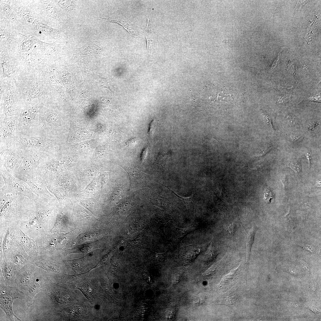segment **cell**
<instances>
[{
	"label": "cell",
	"instance_id": "6da1fadb",
	"mask_svg": "<svg viewBox=\"0 0 321 321\" xmlns=\"http://www.w3.org/2000/svg\"><path fill=\"white\" fill-rule=\"evenodd\" d=\"M55 199H31L18 226L26 235L37 240L48 235L58 213Z\"/></svg>",
	"mask_w": 321,
	"mask_h": 321
},
{
	"label": "cell",
	"instance_id": "7a4b0ae2",
	"mask_svg": "<svg viewBox=\"0 0 321 321\" xmlns=\"http://www.w3.org/2000/svg\"><path fill=\"white\" fill-rule=\"evenodd\" d=\"M14 80L20 96L23 108L34 105L33 100L44 103L51 98L49 89L38 72L23 73L19 71Z\"/></svg>",
	"mask_w": 321,
	"mask_h": 321
},
{
	"label": "cell",
	"instance_id": "3957f363",
	"mask_svg": "<svg viewBox=\"0 0 321 321\" xmlns=\"http://www.w3.org/2000/svg\"><path fill=\"white\" fill-rule=\"evenodd\" d=\"M32 199L21 194L0 191V228L17 225Z\"/></svg>",
	"mask_w": 321,
	"mask_h": 321
},
{
	"label": "cell",
	"instance_id": "277c9868",
	"mask_svg": "<svg viewBox=\"0 0 321 321\" xmlns=\"http://www.w3.org/2000/svg\"><path fill=\"white\" fill-rule=\"evenodd\" d=\"M64 125L61 116L47 100L43 103L29 131L54 138V134L64 129Z\"/></svg>",
	"mask_w": 321,
	"mask_h": 321
},
{
	"label": "cell",
	"instance_id": "5b68a950",
	"mask_svg": "<svg viewBox=\"0 0 321 321\" xmlns=\"http://www.w3.org/2000/svg\"><path fill=\"white\" fill-rule=\"evenodd\" d=\"M14 143L24 152L41 153L54 154L57 141L54 138L29 131L26 134H19Z\"/></svg>",
	"mask_w": 321,
	"mask_h": 321
},
{
	"label": "cell",
	"instance_id": "8992f818",
	"mask_svg": "<svg viewBox=\"0 0 321 321\" xmlns=\"http://www.w3.org/2000/svg\"><path fill=\"white\" fill-rule=\"evenodd\" d=\"M28 1L35 19L54 28L62 25L63 13L56 1Z\"/></svg>",
	"mask_w": 321,
	"mask_h": 321
},
{
	"label": "cell",
	"instance_id": "52a82bcc",
	"mask_svg": "<svg viewBox=\"0 0 321 321\" xmlns=\"http://www.w3.org/2000/svg\"><path fill=\"white\" fill-rule=\"evenodd\" d=\"M1 107L4 118L20 115L23 106L14 80L11 78H1Z\"/></svg>",
	"mask_w": 321,
	"mask_h": 321
},
{
	"label": "cell",
	"instance_id": "ba28073f",
	"mask_svg": "<svg viewBox=\"0 0 321 321\" xmlns=\"http://www.w3.org/2000/svg\"><path fill=\"white\" fill-rule=\"evenodd\" d=\"M38 44L29 52H14L9 54L14 64L21 73H32L39 71L45 65L48 64L41 55Z\"/></svg>",
	"mask_w": 321,
	"mask_h": 321
},
{
	"label": "cell",
	"instance_id": "9c48e42d",
	"mask_svg": "<svg viewBox=\"0 0 321 321\" xmlns=\"http://www.w3.org/2000/svg\"><path fill=\"white\" fill-rule=\"evenodd\" d=\"M69 161L66 156L52 155L39 167L35 175L40 178L48 185L57 175L65 171L68 167Z\"/></svg>",
	"mask_w": 321,
	"mask_h": 321
},
{
	"label": "cell",
	"instance_id": "30bf717a",
	"mask_svg": "<svg viewBox=\"0 0 321 321\" xmlns=\"http://www.w3.org/2000/svg\"><path fill=\"white\" fill-rule=\"evenodd\" d=\"M0 168V176L4 183L0 187V191L5 194H21L34 200L39 198L33 193L26 182L14 177L1 164Z\"/></svg>",
	"mask_w": 321,
	"mask_h": 321
},
{
	"label": "cell",
	"instance_id": "8fae6325",
	"mask_svg": "<svg viewBox=\"0 0 321 321\" xmlns=\"http://www.w3.org/2000/svg\"><path fill=\"white\" fill-rule=\"evenodd\" d=\"M16 299L25 300V292L21 291L15 286L7 285L0 280V307L5 313L7 318L9 321H15L14 317L18 320L21 321L13 312L12 303L14 300Z\"/></svg>",
	"mask_w": 321,
	"mask_h": 321
},
{
	"label": "cell",
	"instance_id": "7c38bea8",
	"mask_svg": "<svg viewBox=\"0 0 321 321\" xmlns=\"http://www.w3.org/2000/svg\"><path fill=\"white\" fill-rule=\"evenodd\" d=\"M65 31V29H55L35 19L32 24L24 27L23 35L47 43L48 40H60Z\"/></svg>",
	"mask_w": 321,
	"mask_h": 321
},
{
	"label": "cell",
	"instance_id": "4fadbf2b",
	"mask_svg": "<svg viewBox=\"0 0 321 321\" xmlns=\"http://www.w3.org/2000/svg\"><path fill=\"white\" fill-rule=\"evenodd\" d=\"M25 37L9 22L0 19V47H7L9 54L15 51Z\"/></svg>",
	"mask_w": 321,
	"mask_h": 321
},
{
	"label": "cell",
	"instance_id": "5bb4252c",
	"mask_svg": "<svg viewBox=\"0 0 321 321\" xmlns=\"http://www.w3.org/2000/svg\"><path fill=\"white\" fill-rule=\"evenodd\" d=\"M17 225L0 228V257H7L20 244Z\"/></svg>",
	"mask_w": 321,
	"mask_h": 321
},
{
	"label": "cell",
	"instance_id": "9a60e30c",
	"mask_svg": "<svg viewBox=\"0 0 321 321\" xmlns=\"http://www.w3.org/2000/svg\"><path fill=\"white\" fill-rule=\"evenodd\" d=\"M24 152L14 143L0 156V164L13 176L16 174L24 158Z\"/></svg>",
	"mask_w": 321,
	"mask_h": 321
},
{
	"label": "cell",
	"instance_id": "2e32d148",
	"mask_svg": "<svg viewBox=\"0 0 321 321\" xmlns=\"http://www.w3.org/2000/svg\"><path fill=\"white\" fill-rule=\"evenodd\" d=\"M51 155L41 153L24 152L23 159L17 174L35 175L39 167Z\"/></svg>",
	"mask_w": 321,
	"mask_h": 321
},
{
	"label": "cell",
	"instance_id": "e0dca14e",
	"mask_svg": "<svg viewBox=\"0 0 321 321\" xmlns=\"http://www.w3.org/2000/svg\"><path fill=\"white\" fill-rule=\"evenodd\" d=\"M19 116L5 118L0 122V144L9 147L15 141L19 135Z\"/></svg>",
	"mask_w": 321,
	"mask_h": 321
},
{
	"label": "cell",
	"instance_id": "ac0fdd59",
	"mask_svg": "<svg viewBox=\"0 0 321 321\" xmlns=\"http://www.w3.org/2000/svg\"><path fill=\"white\" fill-rule=\"evenodd\" d=\"M43 270L38 268L35 271L33 279L25 292L26 300L27 306L31 307L34 298L40 291H45L50 282L47 275Z\"/></svg>",
	"mask_w": 321,
	"mask_h": 321
},
{
	"label": "cell",
	"instance_id": "d6986e66",
	"mask_svg": "<svg viewBox=\"0 0 321 321\" xmlns=\"http://www.w3.org/2000/svg\"><path fill=\"white\" fill-rule=\"evenodd\" d=\"M14 177L26 182L33 193L39 197L47 200L55 199L47 188L46 183L39 177L19 174H16Z\"/></svg>",
	"mask_w": 321,
	"mask_h": 321
},
{
	"label": "cell",
	"instance_id": "ffe728a7",
	"mask_svg": "<svg viewBox=\"0 0 321 321\" xmlns=\"http://www.w3.org/2000/svg\"><path fill=\"white\" fill-rule=\"evenodd\" d=\"M43 103L38 102L34 105L22 109L19 116L18 125L19 134H25L29 131Z\"/></svg>",
	"mask_w": 321,
	"mask_h": 321
},
{
	"label": "cell",
	"instance_id": "44dd1931",
	"mask_svg": "<svg viewBox=\"0 0 321 321\" xmlns=\"http://www.w3.org/2000/svg\"><path fill=\"white\" fill-rule=\"evenodd\" d=\"M12 9L18 22L24 27L32 24L35 18L28 0H10Z\"/></svg>",
	"mask_w": 321,
	"mask_h": 321
},
{
	"label": "cell",
	"instance_id": "7402d4cb",
	"mask_svg": "<svg viewBox=\"0 0 321 321\" xmlns=\"http://www.w3.org/2000/svg\"><path fill=\"white\" fill-rule=\"evenodd\" d=\"M19 270L9 258L0 257V280L6 285L15 286L16 276Z\"/></svg>",
	"mask_w": 321,
	"mask_h": 321
},
{
	"label": "cell",
	"instance_id": "603a6c76",
	"mask_svg": "<svg viewBox=\"0 0 321 321\" xmlns=\"http://www.w3.org/2000/svg\"><path fill=\"white\" fill-rule=\"evenodd\" d=\"M38 268L30 263L23 266L17 275L15 286L25 292L32 281L34 273Z\"/></svg>",
	"mask_w": 321,
	"mask_h": 321
},
{
	"label": "cell",
	"instance_id": "cb8c5ba5",
	"mask_svg": "<svg viewBox=\"0 0 321 321\" xmlns=\"http://www.w3.org/2000/svg\"><path fill=\"white\" fill-rule=\"evenodd\" d=\"M34 37L39 44L40 52L44 59L48 63L53 64V62L62 52V43L59 41L51 43L44 42Z\"/></svg>",
	"mask_w": 321,
	"mask_h": 321
},
{
	"label": "cell",
	"instance_id": "d4e9b609",
	"mask_svg": "<svg viewBox=\"0 0 321 321\" xmlns=\"http://www.w3.org/2000/svg\"><path fill=\"white\" fill-rule=\"evenodd\" d=\"M0 62L2 69L1 78H11L14 80L19 70L11 59L6 47H0Z\"/></svg>",
	"mask_w": 321,
	"mask_h": 321
},
{
	"label": "cell",
	"instance_id": "484cf974",
	"mask_svg": "<svg viewBox=\"0 0 321 321\" xmlns=\"http://www.w3.org/2000/svg\"><path fill=\"white\" fill-rule=\"evenodd\" d=\"M130 178V189L135 190L144 187H148L150 181L147 175L136 168L123 166Z\"/></svg>",
	"mask_w": 321,
	"mask_h": 321
},
{
	"label": "cell",
	"instance_id": "4316f807",
	"mask_svg": "<svg viewBox=\"0 0 321 321\" xmlns=\"http://www.w3.org/2000/svg\"><path fill=\"white\" fill-rule=\"evenodd\" d=\"M0 19L7 21L23 34L24 27L17 19L11 7L10 0H0Z\"/></svg>",
	"mask_w": 321,
	"mask_h": 321
},
{
	"label": "cell",
	"instance_id": "83f0119b",
	"mask_svg": "<svg viewBox=\"0 0 321 321\" xmlns=\"http://www.w3.org/2000/svg\"><path fill=\"white\" fill-rule=\"evenodd\" d=\"M63 289L49 282L44 292L50 298L53 303L61 305L68 303L70 300L69 295Z\"/></svg>",
	"mask_w": 321,
	"mask_h": 321
},
{
	"label": "cell",
	"instance_id": "f1b7e54d",
	"mask_svg": "<svg viewBox=\"0 0 321 321\" xmlns=\"http://www.w3.org/2000/svg\"><path fill=\"white\" fill-rule=\"evenodd\" d=\"M30 263L40 268L48 274H59L61 271L59 266L50 257L39 255L32 258Z\"/></svg>",
	"mask_w": 321,
	"mask_h": 321
},
{
	"label": "cell",
	"instance_id": "f546056e",
	"mask_svg": "<svg viewBox=\"0 0 321 321\" xmlns=\"http://www.w3.org/2000/svg\"><path fill=\"white\" fill-rule=\"evenodd\" d=\"M19 239L21 244L30 257L33 258L39 255L36 240L26 235L20 229Z\"/></svg>",
	"mask_w": 321,
	"mask_h": 321
},
{
	"label": "cell",
	"instance_id": "4dcf8cb0",
	"mask_svg": "<svg viewBox=\"0 0 321 321\" xmlns=\"http://www.w3.org/2000/svg\"><path fill=\"white\" fill-rule=\"evenodd\" d=\"M7 257L9 258L19 269L25 265L30 263L32 259L21 244Z\"/></svg>",
	"mask_w": 321,
	"mask_h": 321
},
{
	"label": "cell",
	"instance_id": "1f68e13d",
	"mask_svg": "<svg viewBox=\"0 0 321 321\" xmlns=\"http://www.w3.org/2000/svg\"><path fill=\"white\" fill-rule=\"evenodd\" d=\"M37 43L38 42L33 37L26 36L25 38L19 44L16 50L13 53H25L31 52L32 51L34 45Z\"/></svg>",
	"mask_w": 321,
	"mask_h": 321
},
{
	"label": "cell",
	"instance_id": "d6a6232c",
	"mask_svg": "<svg viewBox=\"0 0 321 321\" xmlns=\"http://www.w3.org/2000/svg\"><path fill=\"white\" fill-rule=\"evenodd\" d=\"M47 187L49 191L54 195L62 206L64 205L67 194V190L64 188L53 185H48Z\"/></svg>",
	"mask_w": 321,
	"mask_h": 321
},
{
	"label": "cell",
	"instance_id": "836d02e7",
	"mask_svg": "<svg viewBox=\"0 0 321 321\" xmlns=\"http://www.w3.org/2000/svg\"><path fill=\"white\" fill-rule=\"evenodd\" d=\"M99 44H96L93 42H89L82 47L78 48L77 53H86L87 54H92L96 53L102 49V47Z\"/></svg>",
	"mask_w": 321,
	"mask_h": 321
},
{
	"label": "cell",
	"instance_id": "e575fe53",
	"mask_svg": "<svg viewBox=\"0 0 321 321\" xmlns=\"http://www.w3.org/2000/svg\"><path fill=\"white\" fill-rule=\"evenodd\" d=\"M255 229L252 228L248 232L246 238L247 250V262L248 263L250 260L251 248L254 241Z\"/></svg>",
	"mask_w": 321,
	"mask_h": 321
},
{
	"label": "cell",
	"instance_id": "d590c367",
	"mask_svg": "<svg viewBox=\"0 0 321 321\" xmlns=\"http://www.w3.org/2000/svg\"><path fill=\"white\" fill-rule=\"evenodd\" d=\"M62 316L65 317L68 315H77L81 314V310L78 306H70L65 308L60 311Z\"/></svg>",
	"mask_w": 321,
	"mask_h": 321
},
{
	"label": "cell",
	"instance_id": "8d00e7d4",
	"mask_svg": "<svg viewBox=\"0 0 321 321\" xmlns=\"http://www.w3.org/2000/svg\"><path fill=\"white\" fill-rule=\"evenodd\" d=\"M164 186L166 187L169 191L174 194L185 205H188V204H190L193 202L194 196L193 192V193L191 196L189 197H184L178 195L172 190L170 189L167 187L165 185H164Z\"/></svg>",
	"mask_w": 321,
	"mask_h": 321
},
{
	"label": "cell",
	"instance_id": "74e56055",
	"mask_svg": "<svg viewBox=\"0 0 321 321\" xmlns=\"http://www.w3.org/2000/svg\"><path fill=\"white\" fill-rule=\"evenodd\" d=\"M289 166L298 175L301 172V166L300 161L298 160L290 161Z\"/></svg>",
	"mask_w": 321,
	"mask_h": 321
},
{
	"label": "cell",
	"instance_id": "f35d334b",
	"mask_svg": "<svg viewBox=\"0 0 321 321\" xmlns=\"http://www.w3.org/2000/svg\"><path fill=\"white\" fill-rule=\"evenodd\" d=\"M149 24V20L148 18L147 25L146 28L144 30L146 37L147 44V46L148 48L150 45V44L151 41L150 32Z\"/></svg>",
	"mask_w": 321,
	"mask_h": 321
},
{
	"label": "cell",
	"instance_id": "ab89813d",
	"mask_svg": "<svg viewBox=\"0 0 321 321\" xmlns=\"http://www.w3.org/2000/svg\"><path fill=\"white\" fill-rule=\"evenodd\" d=\"M264 193L265 199L269 202H270V199L273 198L272 193L268 190L266 189L265 190Z\"/></svg>",
	"mask_w": 321,
	"mask_h": 321
},
{
	"label": "cell",
	"instance_id": "60d3db41",
	"mask_svg": "<svg viewBox=\"0 0 321 321\" xmlns=\"http://www.w3.org/2000/svg\"><path fill=\"white\" fill-rule=\"evenodd\" d=\"M92 171V170L90 171L89 170H87L83 174L84 177L87 178L93 177L96 174V172L94 170L93 171Z\"/></svg>",
	"mask_w": 321,
	"mask_h": 321
},
{
	"label": "cell",
	"instance_id": "b9f144b4",
	"mask_svg": "<svg viewBox=\"0 0 321 321\" xmlns=\"http://www.w3.org/2000/svg\"><path fill=\"white\" fill-rule=\"evenodd\" d=\"M304 137L300 135L294 134L292 135L291 138L292 140L294 141L299 142L303 140Z\"/></svg>",
	"mask_w": 321,
	"mask_h": 321
},
{
	"label": "cell",
	"instance_id": "7bdbcfd3",
	"mask_svg": "<svg viewBox=\"0 0 321 321\" xmlns=\"http://www.w3.org/2000/svg\"><path fill=\"white\" fill-rule=\"evenodd\" d=\"M263 116L265 122H266V123L268 124L269 125L272 127V124L271 122V119L270 117L268 115L266 114H264V115H263Z\"/></svg>",
	"mask_w": 321,
	"mask_h": 321
},
{
	"label": "cell",
	"instance_id": "ee69618b",
	"mask_svg": "<svg viewBox=\"0 0 321 321\" xmlns=\"http://www.w3.org/2000/svg\"><path fill=\"white\" fill-rule=\"evenodd\" d=\"M155 121H153L151 122L149 130L148 133L150 136H151L153 134V130L154 129L153 128L154 127L155 125Z\"/></svg>",
	"mask_w": 321,
	"mask_h": 321
},
{
	"label": "cell",
	"instance_id": "f6af8a7d",
	"mask_svg": "<svg viewBox=\"0 0 321 321\" xmlns=\"http://www.w3.org/2000/svg\"><path fill=\"white\" fill-rule=\"evenodd\" d=\"M77 288L80 290L88 299L89 300L91 299V298L89 295L83 288Z\"/></svg>",
	"mask_w": 321,
	"mask_h": 321
},
{
	"label": "cell",
	"instance_id": "bcb514c9",
	"mask_svg": "<svg viewBox=\"0 0 321 321\" xmlns=\"http://www.w3.org/2000/svg\"><path fill=\"white\" fill-rule=\"evenodd\" d=\"M305 155L306 157L308 160L309 165L310 167L311 168V153L309 152H307L305 154Z\"/></svg>",
	"mask_w": 321,
	"mask_h": 321
},
{
	"label": "cell",
	"instance_id": "7dc6e473",
	"mask_svg": "<svg viewBox=\"0 0 321 321\" xmlns=\"http://www.w3.org/2000/svg\"><path fill=\"white\" fill-rule=\"evenodd\" d=\"M318 123L317 122L311 123L309 125V129H313L316 126H317Z\"/></svg>",
	"mask_w": 321,
	"mask_h": 321
},
{
	"label": "cell",
	"instance_id": "c3c4849f",
	"mask_svg": "<svg viewBox=\"0 0 321 321\" xmlns=\"http://www.w3.org/2000/svg\"><path fill=\"white\" fill-rule=\"evenodd\" d=\"M304 248L308 251L312 252L314 251L313 247L311 245H306L304 246Z\"/></svg>",
	"mask_w": 321,
	"mask_h": 321
}]
</instances>
